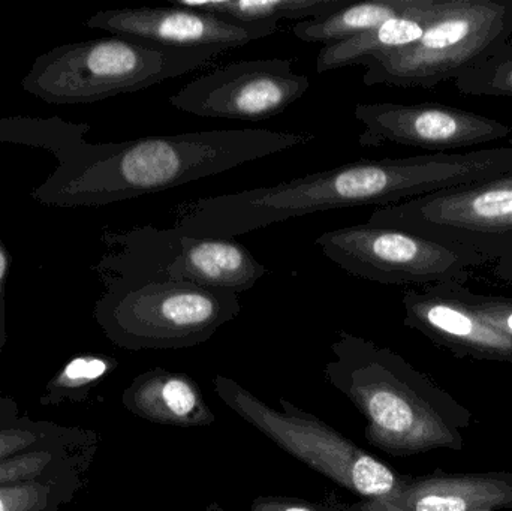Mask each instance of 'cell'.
Returning a JSON list of instances; mask_svg holds the SVG:
<instances>
[{"mask_svg":"<svg viewBox=\"0 0 512 511\" xmlns=\"http://www.w3.org/2000/svg\"><path fill=\"white\" fill-rule=\"evenodd\" d=\"M463 282L426 285L403 296V323L459 357L512 363V342L463 296Z\"/></svg>","mask_w":512,"mask_h":511,"instance_id":"cell-13","label":"cell"},{"mask_svg":"<svg viewBox=\"0 0 512 511\" xmlns=\"http://www.w3.org/2000/svg\"><path fill=\"white\" fill-rule=\"evenodd\" d=\"M367 224L460 246L487 261L512 255V173L373 210Z\"/></svg>","mask_w":512,"mask_h":511,"instance_id":"cell-8","label":"cell"},{"mask_svg":"<svg viewBox=\"0 0 512 511\" xmlns=\"http://www.w3.org/2000/svg\"><path fill=\"white\" fill-rule=\"evenodd\" d=\"M123 404L134 416L155 425L204 428L216 422L200 384L188 374L164 368L138 375L123 393Z\"/></svg>","mask_w":512,"mask_h":511,"instance_id":"cell-15","label":"cell"},{"mask_svg":"<svg viewBox=\"0 0 512 511\" xmlns=\"http://www.w3.org/2000/svg\"><path fill=\"white\" fill-rule=\"evenodd\" d=\"M442 2L444 0H420L412 11L385 21L375 29L336 44L324 45L316 57V71L324 74L345 66L363 65L364 60L375 54L414 44L435 20L441 11Z\"/></svg>","mask_w":512,"mask_h":511,"instance_id":"cell-17","label":"cell"},{"mask_svg":"<svg viewBox=\"0 0 512 511\" xmlns=\"http://www.w3.org/2000/svg\"><path fill=\"white\" fill-rule=\"evenodd\" d=\"M512 38V0H444L414 44L364 60L366 86L432 89L486 62Z\"/></svg>","mask_w":512,"mask_h":511,"instance_id":"cell-7","label":"cell"},{"mask_svg":"<svg viewBox=\"0 0 512 511\" xmlns=\"http://www.w3.org/2000/svg\"><path fill=\"white\" fill-rule=\"evenodd\" d=\"M11 261V255L0 237V348L6 342L5 293L9 272H11Z\"/></svg>","mask_w":512,"mask_h":511,"instance_id":"cell-28","label":"cell"},{"mask_svg":"<svg viewBox=\"0 0 512 511\" xmlns=\"http://www.w3.org/2000/svg\"><path fill=\"white\" fill-rule=\"evenodd\" d=\"M349 0H177L176 6L197 9L240 23H274L280 20H310L333 14Z\"/></svg>","mask_w":512,"mask_h":511,"instance_id":"cell-19","label":"cell"},{"mask_svg":"<svg viewBox=\"0 0 512 511\" xmlns=\"http://www.w3.org/2000/svg\"><path fill=\"white\" fill-rule=\"evenodd\" d=\"M331 353L325 380L360 411L370 446L396 458L462 452L471 411L399 353L345 330Z\"/></svg>","mask_w":512,"mask_h":511,"instance_id":"cell-3","label":"cell"},{"mask_svg":"<svg viewBox=\"0 0 512 511\" xmlns=\"http://www.w3.org/2000/svg\"><path fill=\"white\" fill-rule=\"evenodd\" d=\"M316 245L349 275L385 285L465 284L472 269L487 263L469 249L367 222L325 231Z\"/></svg>","mask_w":512,"mask_h":511,"instance_id":"cell-9","label":"cell"},{"mask_svg":"<svg viewBox=\"0 0 512 511\" xmlns=\"http://www.w3.org/2000/svg\"><path fill=\"white\" fill-rule=\"evenodd\" d=\"M495 272L499 278L512 284V255L499 260L498 264H496Z\"/></svg>","mask_w":512,"mask_h":511,"instance_id":"cell-30","label":"cell"},{"mask_svg":"<svg viewBox=\"0 0 512 511\" xmlns=\"http://www.w3.org/2000/svg\"><path fill=\"white\" fill-rule=\"evenodd\" d=\"M507 173H512V147L361 159L273 186L200 198L174 213L186 236L234 239L312 213L378 209Z\"/></svg>","mask_w":512,"mask_h":511,"instance_id":"cell-1","label":"cell"},{"mask_svg":"<svg viewBox=\"0 0 512 511\" xmlns=\"http://www.w3.org/2000/svg\"><path fill=\"white\" fill-rule=\"evenodd\" d=\"M465 299L486 318L498 327L512 342V299L511 297L493 296V294L475 293L463 285Z\"/></svg>","mask_w":512,"mask_h":511,"instance_id":"cell-26","label":"cell"},{"mask_svg":"<svg viewBox=\"0 0 512 511\" xmlns=\"http://www.w3.org/2000/svg\"><path fill=\"white\" fill-rule=\"evenodd\" d=\"M117 363L101 356H83L72 360L54 380V387L60 390H78L96 383L110 374Z\"/></svg>","mask_w":512,"mask_h":511,"instance_id":"cell-23","label":"cell"},{"mask_svg":"<svg viewBox=\"0 0 512 511\" xmlns=\"http://www.w3.org/2000/svg\"><path fill=\"white\" fill-rule=\"evenodd\" d=\"M343 511H400L396 507L390 506L384 501L378 500H358L352 504H346Z\"/></svg>","mask_w":512,"mask_h":511,"instance_id":"cell-29","label":"cell"},{"mask_svg":"<svg viewBox=\"0 0 512 511\" xmlns=\"http://www.w3.org/2000/svg\"><path fill=\"white\" fill-rule=\"evenodd\" d=\"M221 53L108 36L51 48L36 57L21 86L48 104H92L182 77Z\"/></svg>","mask_w":512,"mask_h":511,"instance_id":"cell-4","label":"cell"},{"mask_svg":"<svg viewBox=\"0 0 512 511\" xmlns=\"http://www.w3.org/2000/svg\"><path fill=\"white\" fill-rule=\"evenodd\" d=\"M315 140L309 132L225 129L90 143L32 191L50 207H99L158 194Z\"/></svg>","mask_w":512,"mask_h":511,"instance_id":"cell-2","label":"cell"},{"mask_svg":"<svg viewBox=\"0 0 512 511\" xmlns=\"http://www.w3.org/2000/svg\"><path fill=\"white\" fill-rule=\"evenodd\" d=\"M454 86L463 95L512 98V38L486 62L454 80Z\"/></svg>","mask_w":512,"mask_h":511,"instance_id":"cell-21","label":"cell"},{"mask_svg":"<svg viewBox=\"0 0 512 511\" xmlns=\"http://www.w3.org/2000/svg\"><path fill=\"white\" fill-rule=\"evenodd\" d=\"M213 387L219 399L237 416L258 429L283 452L340 488L348 489L361 500L384 503H391L399 494L406 474L397 473L288 399L280 398L282 411L274 410L256 398L251 390L225 375H216Z\"/></svg>","mask_w":512,"mask_h":511,"instance_id":"cell-6","label":"cell"},{"mask_svg":"<svg viewBox=\"0 0 512 511\" xmlns=\"http://www.w3.org/2000/svg\"><path fill=\"white\" fill-rule=\"evenodd\" d=\"M346 503L340 500L336 491H328L322 500L312 501L304 498L279 497V495H262L252 501L251 507L245 511H343ZM206 511H231L219 503H212Z\"/></svg>","mask_w":512,"mask_h":511,"instance_id":"cell-22","label":"cell"},{"mask_svg":"<svg viewBox=\"0 0 512 511\" xmlns=\"http://www.w3.org/2000/svg\"><path fill=\"white\" fill-rule=\"evenodd\" d=\"M354 114L364 126L358 135L363 147L393 143L444 153L504 140L512 134L505 123L438 102L357 104Z\"/></svg>","mask_w":512,"mask_h":511,"instance_id":"cell-11","label":"cell"},{"mask_svg":"<svg viewBox=\"0 0 512 511\" xmlns=\"http://www.w3.org/2000/svg\"><path fill=\"white\" fill-rule=\"evenodd\" d=\"M390 506L400 511L512 510V473L406 476Z\"/></svg>","mask_w":512,"mask_h":511,"instance_id":"cell-14","label":"cell"},{"mask_svg":"<svg viewBox=\"0 0 512 511\" xmlns=\"http://www.w3.org/2000/svg\"><path fill=\"white\" fill-rule=\"evenodd\" d=\"M89 29L120 38L155 42L176 48H221L227 51L279 30L274 23H240L183 6L122 8L98 11L86 21Z\"/></svg>","mask_w":512,"mask_h":511,"instance_id":"cell-12","label":"cell"},{"mask_svg":"<svg viewBox=\"0 0 512 511\" xmlns=\"http://www.w3.org/2000/svg\"><path fill=\"white\" fill-rule=\"evenodd\" d=\"M268 269L234 239L183 236L182 252L170 267L173 281L233 291L252 290Z\"/></svg>","mask_w":512,"mask_h":511,"instance_id":"cell-16","label":"cell"},{"mask_svg":"<svg viewBox=\"0 0 512 511\" xmlns=\"http://www.w3.org/2000/svg\"><path fill=\"white\" fill-rule=\"evenodd\" d=\"M420 0H366L352 2L333 14L298 21L292 32L304 42L330 45L381 26L412 11Z\"/></svg>","mask_w":512,"mask_h":511,"instance_id":"cell-18","label":"cell"},{"mask_svg":"<svg viewBox=\"0 0 512 511\" xmlns=\"http://www.w3.org/2000/svg\"><path fill=\"white\" fill-rule=\"evenodd\" d=\"M309 87V77L297 74L291 59L242 60L195 78L170 104L209 119L261 122L282 114Z\"/></svg>","mask_w":512,"mask_h":511,"instance_id":"cell-10","label":"cell"},{"mask_svg":"<svg viewBox=\"0 0 512 511\" xmlns=\"http://www.w3.org/2000/svg\"><path fill=\"white\" fill-rule=\"evenodd\" d=\"M89 131L87 123L66 122L59 117H0V143L48 150L59 164H66L89 147Z\"/></svg>","mask_w":512,"mask_h":511,"instance_id":"cell-20","label":"cell"},{"mask_svg":"<svg viewBox=\"0 0 512 511\" xmlns=\"http://www.w3.org/2000/svg\"><path fill=\"white\" fill-rule=\"evenodd\" d=\"M51 453L30 452L12 455L0 461V486H14L32 482L50 464Z\"/></svg>","mask_w":512,"mask_h":511,"instance_id":"cell-25","label":"cell"},{"mask_svg":"<svg viewBox=\"0 0 512 511\" xmlns=\"http://www.w3.org/2000/svg\"><path fill=\"white\" fill-rule=\"evenodd\" d=\"M36 435L23 429H2L0 431V461L9 456L17 455L21 450L32 446Z\"/></svg>","mask_w":512,"mask_h":511,"instance_id":"cell-27","label":"cell"},{"mask_svg":"<svg viewBox=\"0 0 512 511\" xmlns=\"http://www.w3.org/2000/svg\"><path fill=\"white\" fill-rule=\"evenodd\" d=\"M242 312L239 294L186 281L104 288L96 321L126 350H183L212 339Z\"/></svg>","mask_w":512,"mask_h":511,"instance_id":"cell-5","label":"cell"},{"mask_svg":"<svg viewBox=\"0 0 512 511\" xmlns=\"http://www.w3.org/2000/svg\"><path fill=\"white\" fill-rule=\"evenodd\" d=\"M51 500V489L38 482L0 486V511H44Z\"/></svg>","mask_w":512,"mask_h":511,"instance_id":"cell-24","label":"cell"}]
</instances>
